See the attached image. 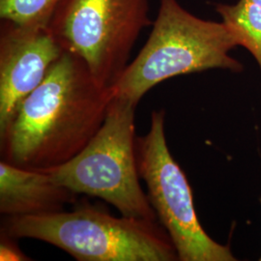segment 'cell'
<instances>
[{"label":"cell","instance_id":"6da1fadb","mask_svg":"<svg viewBox=\"0 0 261 261\" xmlns=\"http://www.w3.org/2000/svg\"><path fill=\"white\" fill-rule=\"evenodd\" d=\"M112 99L84 61L64 50L0 134L1 160L36 170L65 164L101 128Z\"/></svg>","mask_w":261,"mask_h":261},{"label":"cell","instance_id":"7a4b0ae2","mask_svg":"<svg viewBox=\"0 0 261 261\" xmlns=\"http://www.w3.org/2000/svg\"><path fill=\"white\" fill-rule=\"evenodd\" d=\"M236 47L223 21L200 19L178 0H159L149 37L111 88L112 96L138 105L154 86L177 75L212 69L242 72V64L229 55Z\"/></svg>","mask_w":261,"mask_h":261},{"label":"cell","instance_id":"3957f363","mask_svg":"<svg viewBox=\"0 0 261 261\" xmlns=\"http://www.w3.org/2000/svg\"><path fill=\"white\" fill-rule=\"evenodd\" d=\"M1 232L48 243L80 261L179 260L159 221L118 218L91 205L70 212L6 217Z\"/></svg>","mask_w":261,"mask_h":261},{"label":"cell","instance_id":"277c9868","mask_svg":"<svg viewBox=\"0 0 261 261\" xmlns=\"http://www.w3.org/2000/svg\"><path fill=\"white\" fill-rule=\"evenodd\" d=\"M137 106L112 96L103 125L84 149L65 164L45 170L76 195L99 197L123 216L158 221L140 184Z\"/></svg>","mask_w":261,"mask_h":261},{"label":"cell","instance_id":"5b68a950","mask_svg":"<svg viewBox=\"0 0 261 261\" xmlns=\"http://www.w3.org/2000/svg\"><path fill=\"white\" fill-rule=\"evenodd\" d=\"M152 23L148 0H62L48 28L64 50L79 56L111 89L129 64L140 32Z\"/></svg>","mask_w":261,"mask_h":261},{"label":"cell","instance_id":"8992f818","mask_svg":"<svg viewBox=\"0 0 261 261\" xmlns=\"http://www.w3.org/2000/svg\"><path fill=\"white\" fill-rule=\"evenodd\" d=\"M136 156L149 202L173 243L179 260H236L230 248L214 241L198 221L192 188L168 149L164 111L152 112L148 133L136 140Z\"/></svg>","mask_w":261,"mask_h":261},{"label":"cell","instance_id":"52a82bcc","mask_svg":"<svg viewBox=\"0 0 261 261\" xmlns=\"http://www.w3.org/2000/svg\"><path fill=\"white\" fill-rule=\"evenodd\" d=\"M63 53L49 28L1 20L0 134Z\"/></svg>","mask_w":261,"mask_h":261},{"label":"cell","instance_id":"ba28073f","mask_svg":"<svg viewBox=\"0 0 261 261\" xmlns=\"http://www.w3.org/2000/svg\"><path fill=\"white\" fill-rule=\"evenodd\" d=\"M76 196L46 170L0 162V213L5 217L57 213L67 203H75Z\"/></svg>","mask_w":261,"mask_h":261},{"label":"cell","instance_id":"9c48e42d","mask_svg":"<svg viewBox=\"0 0 261 261\" xmlns=\"http://www.w3.org/2000/svg\"><path fill=\"white\" fill-rule=\"evenodd\" d=\"M216 11L235 38L256 60L261 73V0H239L218 4Z\"/></svg>","mask_w":261,"mask_h":261},{"label":"cell","instance_id":"30bf717a","mask_svg":"<svg viewBox=\"0 0 261 261\" xmlns=\"http://www.w3.org/2000/svg\"><path fill=\"white\" fill-rule=\"evenodd\" d=\"M62 0H0V19L18 24L48 28Z\"/></svg>","mask_w":261,"mask_h":261},{"label":"cell","instance_id":"8fae6325","mask_svg":"<svg viewBox=\"0 0 261 261\" xmlns=\"http://www.w3.org/2000/svg\"><path fill=\"white\" fill-rule=\"evenodd\" d=\"M16 238H13L7 234L1 232L0 239V260H30L19 249L18 244L15 242Z\"/></svg>","mask_w":261,"mask_h":261},{"label":"cell","instance_id":"7c38bea8","mask_svg":"<svg viewBox=\"0 0 261 261\" xmlns=\"http://www.w3.org/2000/svg\"><path fill=\"white\" fill-rule=\"evenodd\" d=\"M260 202H261V198H260ZM260 261H261V256H260Z\"/></svg>","mask_w":261,"mask_h":261}]
</instances>
